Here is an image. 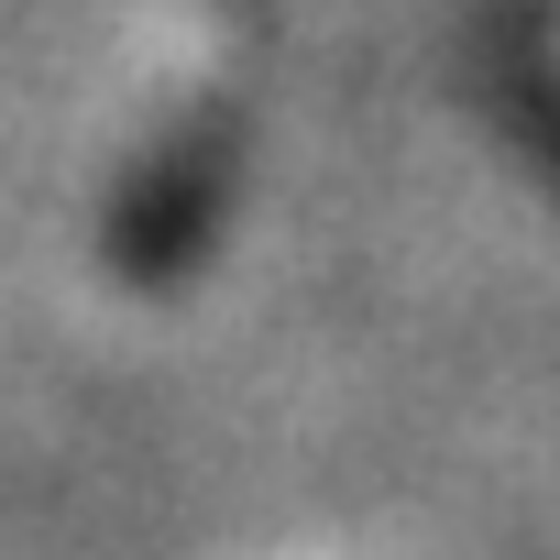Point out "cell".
I'll return each mask as SVG.
<instances>
[{"label":"cell","instance_id":"cell-1","mask_svg":"<svg viewBox=\"0 0 560 560\" xmlns=\"http://www.w3.org/2000/svg\"><path fill=\"white\" fill-rule=\"evenodd\" d=\"M231 100H209V110H187L165 143H154V165L132 176V198H121V275H176L198 242H209V209H220V187H231Z\"/></svg>","mask_w":560,"mask_h":560}]
</instances>
